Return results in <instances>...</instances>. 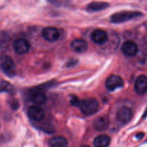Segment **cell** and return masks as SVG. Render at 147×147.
Instances as JSON below:
<instances>
[{
    "label": "cell",
    "instance_id": "7402d4cb",
    "mask_svg": "<svg viewBox=\"0 0 147 147\" xmlns=\"http://www.w3.org/2000/svg\"><path fill=\"white\" fill-rule=\"evenodd\" d=\"M80 147H90V146H86V145H83V146H81Z\"/></svg>",
    "mask_w": 147,
    "mask_h": 147
},
{
    "label": "cell",
    "instance_id": "30bf717a",
    "mask_svg": "<svg viewBox=\"0 0 147 147\" xmlns=\"http://www.w3.org/2000/svg\"><path fill=\"white\" fill-rule=\"evenodd\" d=\"M108 34L104 30L97 29L91 34V39L95 43L98 45H103L108 41Z\"/></svg>",
    "mask_w": 147,
    "mask_h": 147
},
{
    "label": "cell",
    "instance_id": "ba28073f",
    "mask_svg": "<svg viewBox=\"0 0 147 147\" xmlns=\"http://www.w3.org/2000/svg\"><path fill=\"white\" fill-rule=\"evenodd\" d=\"M42 34L47 41L51 42L57 41L60 38V32L57 29L55 28V27H46L42 30Z\"/></svg>",
    "mask_w": 147,
    "mask_h": 147
},
{
    "label": "cell",
    "instance_id": "8992f818",
    "mask_svg": "<svg viewBox=\"0 0 147 147\" xmlns=\"http://www.w3.org/2000/svg\"><path fill=\"white\" fill-rule=\"evenodd\" d=\"M29 117L36 121L42 120L45 117V111L42 108L38 106H31L29 107L27 111Z\"/></svg>",
    "mask_w": 147,
    "mask_h": 147
},
{
    "label": "cell",
    "instance_id": "9c48e42d",
    "mask_svg": "<svg viewBox=\"0 0 147 147\" xmlns=\"http://www.w3.org/2000/svg\"><path fill=\"white\" fill-rule=\"evenodd\" d=\"M135 91L139 95H144L147 92V77L141 75L136 78L135 82Z\"/></svg>",
    "mask_w": 147,
    "mask_h": 147
},
{
    "label": "cell",
    "instance_id": "ffe728a7",
    "mask_svg": "<svg viewBox=\"0 0 147 147\" xmlns=\"http://www.w3.org/2000/svg\"><path fill=\"white\" fill-rule=\"evenodd\" d=\"M81 102L82 101H80V100H79L77 97H76V96L72 98L71 100H70V103H71L72 105H73V106H78V107H80V106Z\"/></svg>",
    "mask_w": 147,
    "mask_h": 147
},
{
    "label": "cell",
    "instance_id": "52a82bcc",
    "mask_svg": "<svg viewBox=\"0 0 147 147\" xmlns=\"http://www.w3.org/2000/svg\"><path fill=\"white\" fill-rule=\"evenodd\" d=\"M132 118V111L129 108L122 107L121 109H119L117 113H116V119L121 123L126 124L128 123Z\"/></svg>",
    "mask_w": 147,
    "mask_h": 147
},
{
    "label": "cell",
    "instance_id": "2e32d148",
    "mask_svg": "<svg viewBox=\"0 0 147 147\" xmlns=\"http://www.w3.org/2000/svg\"><path fill=\"white\" fill-rule=\"evenodd\" d=\"M111 138L106 134L99 135L95 138L93 145L95 147H108L110 145Z\"/></svg>",
    "mask_w": 147,
    "mask_h": 147
},
{
    "label": "cell",
    "instance_id": "277c9868",
    "mask_svg": "<svg viewBox=\"0 0 147 147\" xmlns=\"http://www.w3.org/2000/svg\"><path fill=\"white\" fill-rule=\"evenodd\" d=\"M123 86V80L120 76L111 75L106 81V87L109 91H113Z\"/></svg>",
    "mask_w": 147,
    "mask_h": 147
},
{
    "label": "cell",
    "instance_id": "ac0fdd59",
    "mask_svg": "<svg viewBox=\"0 0 147 147\" xmlns=\"http://www.w3.org/2000/svg\"><path fill=\"white\" fill-rule=\"evenodd\" d=\"M14 93V88L12 85L9 83V82L2 80L0 82V93Z\"/></svg>",
    "mask_w": 147,
    "mask_h": 147
},
{
    "label": "cell",
    "instance_id": "9a60e30c",
    "mask_svg": "<svg viewBox=\"0 0 147 147\" xmlns=\"http://www.w3.org/2000/svg\"><path fill=\"white\" fill-rule=\"evenodd\" d=\"M67 141L63 136H57L51 138L48 142L50 147H67Z\"/></svg>",
    "mask_w": 147,
    "mask_h": 147
},
{
    "label": "cell",
    "instance_id": "d6986e66",
    "mask_svg": "<svg viewBox=\"0 0 147 147\" xmlns=\"http://www.w3.org/2000/svg\"><path fill=\"white\" fill-rule=\"evenodd\" d=\"M9 40L8 34L4 31H0V43L1 44H5Z\"/></svg>",
    "mask_w": 147,
    "mask_h": 147
},
{
    "label": "cell",
    "instance_id": "7a4b0ae2",
    "mask_svg": "<svg viewBox=\"0 0 147 147\" xmlns=\"http://www.w3.org/2000/svg\"><path fill=\"white\" fill-rule=\"evenodd\" d=\"M142 13L139 11H120L113 14L111 17V21L113 23H123L142 17Z\"/></svg>",
    "mask_w": 147,
    "mask_h": 147
},
{
    "label": "cell",
    "instance_id": "5bb4252c",
    "mask_svg": "<svg viewBox=\"0 0 147 147\" xmlns=\"http://www.w3.org/2000/svg\"><path fill=\"white\" fill-rule=\"evenodd\" d=\"M30 99L32 103H35V104L42 105L47 100V97L43 92L40 91V90H35L30 94Z\"/></svg>",
    "mask_w": 147,
    "mask_h": 147
},
{
    "label": "cell",
    "instance_id": "8fae6325",
    "mask_svg": "<svg viewBox=\"0 0 147 147\" xmlns=\"http://www.w3.org/2000/svg\"><path fill=\"white\" fill-rule=\"evenodd\" d=\"M138 50H139V48H138L137 45L134 42L131 41V40L126 41L122 45L123 53L129 57L136 55L138 53Z\"/></svg>",
    "mask_w": 147,
    "mask_h": 147
},
{
    "label": "cell",
    "instance_id": "3957f363",
    "mask_svg": "<svg viewBox=\"0 0 147 147\" xmlns=\"http://www.w3.org/2000/svg\"><path fill=\"white\" fill-rule=\"evenodd\" d=\"M80 108L83 114L86 116H91L98 111L99 109V103L93 98H88L81 102Z\"/></svg>",
    "mask_w": 147,
    "mask_h": 147
},
{
    "label": "cell",
    "instance_id": "5b68a950",
    "mask_svg": "<svg viewBox=\"0 0 147 147\" xmlns=\"http://www.w3.org/2000/svg\"><path fill=\"white\" fill-rule=\"evenodd\" d=\"M13 47L14 50L17 54L23 55L27 53L29 51L30 47V45L27 40L25 39L20 38L17 39L14 41L13 44Z\"/></svg>",
    "mask_w": 147,
    "mask_h": 147
},
{
    "label": "cell",
    "instance_id": "44dd1931",
    "mask_svg": "<svg viewBox=\"0 0 147 147\" xmlns=\"http://www.w3.org/2000/svg\"><path fill=\"white\" fill-rule=\"evenodd\" d=\"M142 136H144V134H142V133H140V134H139L136 135V137H137L138 139H142Z\"/></svg>",
    "mask_w": 147,
    "mask_h": 147
},
{
    "label": "cell",
    "instance_id": "6da1fadb",
    "mask_svg": "<svg viewBox=\"0 0 147 147\" xmlns=\"http://www.w3.org/2000/svg\"><path fill=\"white\" fill-rule=\"evenodd\" d=\"M0 69L8 77H14L16 74V66L11 57L6 55L0 56Z\"/></svg>",
    "mask_w": 147,
    "mask_h": 147
},
{
    "label": "cell",
    "instance_id": "7c38bea8",
    "mask_svg": "<svg viewBox=\"0 0 147 147\" xmlns=\"http://www.w3.org/2000/svg\"><path fill=\"white\" fill-rule=\"evenodd\" d=\"M109 126V119L106 116H100L93 121L94 129L97 131H105Z\"/></svg>",
    "mask_w": 147,
    "mask_h": 147
},
{
    "label": "cell",
    "instance_id": "4fadbf2b",
    "mask_svg": "<svg viewBox=\"0 0 147 147\" xmlns=\"http://www.w3.org/2000/svg\"><path fill=\"white\" fill-rule=\"evenodd\" d=\"M71 48L76 53H83L87 50V42L82 39H76L72 42Z\"/></svg>",
    "mask_w": 147,
    "mask_h": 147
},
{
    "label": "cell",
    "instance_id": "e0dca14e",
    "mask_svg": "<svg viewBox=\"0 0 147 147\" xmlns=\"http://www.w3.org/2000/svg\"><path fill=\"white\" fill-rule=\"evenodd\" d=\"M109 7V4L101 1H94L89 4L87 7V9L90 11H98L105 9Z\"/></svg>",
    "mask_w": 147,
    "mask_h": 147
}]
</instances>
